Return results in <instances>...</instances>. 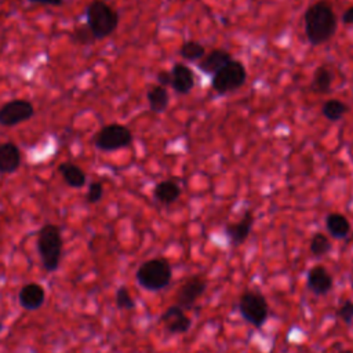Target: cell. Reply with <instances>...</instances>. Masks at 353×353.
I'll return each instance as SVG.
<instances>
[{
    "label": "cell",
    "instance_id": "obj_1",
    "mask_svg": "<svg viewBox=\"0 0 353 353\" xmlns=\"http://www.w3.org/2000/svg\"><path fill=\"white\" fill-rule=\"evenodd\" d=\"M305 33L312 46L327 43L336 32L338 21L330 3L320 0L307 7L303 14Z\"/></svg>",
    "mask_w": 353,
    "mask_h": 353
},
{
    "label": "cell",
    "instance_id": "obj_2",
    "mask_svg": "<svg viewBox=\"0 0 353 353\" xmlns=\"http://www.w3.org/2000/svg\"><path fill=\"white\" fill-rule=\"evenodd\" d=\"M62 234L61 229L54 223L41 226L37 236V251L43 268L47 272H55L59 266L62 255Z\"/></svg>",
    "mask_w": 353,
    "mask_h": 353
},
{
    "label": "cell",
    "instance_id": "obj_3",
    "mask_svg": "<svg viewBox=\"0 0 353 353\" xmlns=\"http://www.w3.org/2000/svg\"><path fill=\"white\" fill-rule=\"evenodd\" d=\"M137 283L146 291H160L170 285L172 280V268L164 258L145 261L135 273Z\"/></svg>",
    "mask_w": 353,
    "mask_h": 353
},
{
    "label": "cell",
    "instance_id": "obj_4",
    "mask_svg": "<svg viewBox=\"0 0 353 353\" xmlns=\"http://www.w3.org/2000/svg\"><path fill=\"white\" fill-rule=\"evenodd\" d=\"M87 25L95 40L110 36L119 25V14L108 3L94 0L87 6Z\"/></svg>",
    "mask_w": 353,
    "mask_h": 353
},
{
    "label": "cell",
    "instance_id": "obj_5",
    "mask_svg": "<svg viewBox=\"0 0 353 353\" xmlns=\"http://www.w3.org/2000/svg\"><path fill=\"white\" fill-rule=\"evenodd\" d=\"M237 310L240 316L255 328H262L269 316L268 301L259 291H244L239 296Z\"/></svg>",
    "mask_w": 353,
    "mask_h": 353
},
{
    "label": "cell",
    "instance_id": "obj_6",
    "mask_svg": "<svg viewBox=\"0 0 353 353\" xmlns=\"http://www.w3.org/2000/svg\"><path fill=\"white\" fill-rule=\"evenodd\" d=\"M247 80V72L240 61L232 59L212 76L211 85L215 92L223 95L239 90Z\"/></svg>",
    "mask_w": 353,
    "mask_h": 353
},
{
    "label": "cell",
    "instance_id": "obj_7",
    "mask_svg": "<svg viewBox=\"0 0 353 353\" xmlns=\"http://www.w3.org/2000/svg\"><path fill=\"white\" fill-rule=\"evenodd\" d=\"M131 142L132 132L128 127L119 123L103 125L94 138L95 146L103 152H113L121 148H127L131 145Z\"/></svg>",
    "mask_w": 353,
    "mask_h": 353
},
{
    "label": "cell",
    "instance_id": "obj_8",
    "mask_svg": "<svg viewBox=\"0 0 353 353\" xmlns=\"http://www.w3.org/2000/svg\"><path fill=\"white\" fill-rule=\"evenodd\" d=\"M34 114L33 105L25 99H12L0 108V124L4 127H14L32 119Z\"/></svg>",
    "mask_w": 353,
    "mask_h": 353
},
{
    "label": "cell",
    "instance_id": "obj_9",
    "mask_svg": "<svg viewBox=\"0 0 353 353\" xmlns=\"http://www.w3.org/2000/svg\"><path fill=\"white\" fill-rule=\"evenodd\" d=\"M207 290V281L201 276H193L189 280H186L176 292V303L179 307H182L185 312L190 310L196 302L201 298V295Z\"/></svg>",
    "mask_w": 353,
    "mask_h": 353
},
{
    "label": "cell",
    "instance_id": "obj_10",
    "mask_svg": "<svg viewBox=\"0 0 353 353\" xmlns=\"http://www.w3.org/2000/svg\"><path fill=\"white\" fill-rule=\"evenodd\" d=\"M160 321L164 324V328L172 335L185 334L192 327L190 317L178 305L168 306L160 316Z\"/></svg>",
    "mask_w": 353,
    "mask_h": 353
},
{
    "label": "cell",
    "instance_id": "obj_11",
    "mask_svg": "<svg viewBox=\"0 0 353 353\" xmlns=\"http://www.w3.org/2000/svg\"><path fill=\"white\" fill-rule=\"evenodd\" d=\"M334 285L332 276L323 265H314L306 274V287L316 296L327 295Z\"/></svg>",
    "mask_w": 353,
    "mask_h": 353
},
{
    "label": "cell",
    "instance_id": "obj_12",
    "mask_svg": "<svg viewBox=\"0 0 353 353\" xmlns=\"http://www.w3.org/2000/svg\"><path fill=\"white\" fill-rule=\"evenodd\" d=\"M254 225V215L252 211H245L243 218L237 222L229 223L225 226V236L228 237V241L232 247L241 245L247 237L250 236Z\"/></svg>",
    "mask_w": 353,
    "mask_h": 353
},
{
    "label": "cell",
    "instance_id": "obj_13",
    "mask_svg": "<svg viewBox=\"0 0 353 353\" xmlns=\"http://www.w3.org/2000/svg\"><path fill=\"white\" fill-rule=\"evenodd\" d=\"M46 299L44 288L37 283L25 284L18 292L19 305L26 310H37Z\"/></svg>",
    "mask_w": 353,
    "mask_h": 353
},
{
    "label": "cell",
    "instance_id": "obj_14",
    "mask_svg": "<svg viewBox=\"0 0 353 353\" xmlns=\"http://www.w3.org/2000/svg\"><path fill=\"white\" fill-rule=\"evenodd\" d=\"M171 87L178 94H189L194 87V74L185 63H175L171 69Z\"/></svg>",
    "mask_w": 353,
    "mask_h": 353
},
{
    "label": "cell",
    "instance_id": "obj_15",
    "mask_svg": "<svg viewBox=\"0 0 353 353\" xmlns=\"http://www.w3.org/2000/svg\"><path fill=\"white\" fill-rule=\"evenodd\" d=\"M232 55L230 52H228L223 48H215L211 52H208L207 55H204L201 58V61H199L197 68L207 73V74H215L218 70H221L225 65H228L232 61Z\"/></svg>",
    "mask_w": 353,
    "mask_h": 353
},
{
    "label": "cell",
    "instance_id": "obj_16",
    "mask_svg": "<svg viewBox=\"0 0 353 353\" xmlns=\"http://www.w3.org/2000/svg\"><path fill=\"white\" fill-rule=\"evenodd\" d=\"M21 165V152L12 142L0 143V172L11 174Z\"/></svg>",
    "mask_w": 353,
    "mask_h": 353
},
{
    "label": "cell",
    "instance_id": "obj_17",
    "mask_svg": "<svg viewBox=\"0 0 353 353\" xmlns=\"http://www.w3.org/2000/svg\"><path fill=\"white\" fill-rule=\"evenodd\" d=\"M325 229L334 239L342 240L349 236L352 226L345 215L339 212H331L325 216Z\"/></svg>",
    "mask_w": 353,
    "mask_h": 353
},
{
    "label": "cell",
    "instance_id": "obj_18",
    "mask_svg": "<svg viewBox=\"0 0 353 353\" xmlns=\"http://www.w3.org/2000/svg\"><path fill=\"white\" fill-rule=\"evenodd\" d=\"M181 193H182L181 186L171 179L159 182L153 189L154 199L161 204H171V203L176 201L179 199Z\"/></svg>",
    "mask_w": 353,
    "mask_h": 353
},
{
    "label": "cell",
    "instance_id": "obj_19",
    "mask_svg": "<svg viewBox=\"0 0 353 353\" xmlns=\"http://www.w3.org/2000/svg\"><path fill=\"white\" fill-rule=\"evenodd\" d=\"M58 171L62 175L65 183L69 185L70 188H83L85 185V182H87L84 171L79 165H76L73 163H62V164H59Z\"/></svg>",
    "mask_w": 353,
    "mask_h": 353
},
{
    "label": "cell",
    "instance_id": "obj_20",
    "mask_svg": "<svg viewBox=\"0 0 353 353\" xmlns=\"http://www.w3.org/2000/svg\"><path fill=\"white\" fill-rule=\"evenodd\" d=\"M148 102H149V108L152 112L154 113H161L168 108L170 103V95L165 90V87L161 85H154L148 91Z\"/></svg>",
    "mask_w": 353,
    "mask_h": 353
},
{
    "label": "cell",
    "instance_id": "obj_21",
    "mask_svg": "<svg viewBox=\"0 0 353 353\" xmlns=\"http://www.w3.org/2000/svg\"><path fill=\"white\" fill-rule=\"evenodd\" d=\"M334 76L332 72L325 66H319L314 70L313 80H312V90L316 94H327L331 88Z\"/></svg>",
    "mask_w": 353,
    "mask_h": 353
},
{
    "label": "cell",
    "instance_id": "obj_22",
    "mask_svg": "<svg viewBox=\"0 0 353 353\" xmlns=\"http://www.w3.org/2000/svg\"><path fill=\"white\" fill-rule=\"evenodd\" d=\"M347 112V106L346 103H343L339 99H328L323 103L321 106V113L325 119L331 120V121H336L341 120L343 117V114Z\"/></svg>",
    "mask_w": 353,
    "mask_h": 353
},
{
    "label": "cell",
    "instance_id": "obj_23",
    "mask_svg": "<svg viewBox=\"0 0 353 353\" xmlns=\"http://www.w3.org/2000/svg\"><path fill=\"white\" fill-rule=\"evenodd\" d=\"M331 248H332V244L324 233L319 232L312 236L310 243H309V250L313 256H316V258L324 256L331 251Z\"/></svg>",
    "mask_w": 353,
    "mask_h": 353
},
{
    "label": "cell",
    "instance_id": "obj_24",
    "mask_svg": "<svg viewBox=\"0 0 353 353\" xmlns=\"http://www.w3.org/2000/svg\"><path fill=\"white\" fill-rule=\"evenodd\" d=\"M179 55L186 59V61H199L205 55V48L204 46H201L197 41H185L181 47H179Z\"/></svg>",
    "mask_w": 353,
    "mask_h": 353
},
{
    "label": "cell",
    "instance_id": "obj_25",
    "mask_svg": "<svg viewBox=\"0 0 353 353\" xmlns=\"http://www.w3.org/2000/svg\"><path fill=\"white\" fill-rule=\"evenodd\" d=\"M116 305L119 309H125V310H131L135 307V301L131 296L130 291L127 287L121 285L117 288L116 291Z\"/></svg>",
    "mask_w": 353,
    "mask_h": 353
},
{
    "label": "cell",
    "instance_id": "obj_26",
    "mask_svg": "<svg viewBox=\"0 0 353 353\" xmlns=\"http://www.w3.org/2000/svg\"><path fill=\"white\" fill-rule=\"evenodd\" d=\"M70 37L74 43H79V44H91L95 40L88 25H81V26L76 28Z\"/></svg>",
    "mask_w": 353,
    "mask_h": 353
},
{
    "label": "cell",
    "instance_id": "obj_27",
    "mask_svg": "<svg viewBox=\"0 0 353 353\" xmlns=\"http://www.w3.org/2000/svg\"><path fill=\"white\" fill-rule=\"evenodd\" d=\"M335 314L346 324H350L353 321V302L352 301H345L342 302L336 310Z\"/></svg>",
    "mask_w": 353,
    "mask_h": 353
},
{
    "label": "cell",
    "instance_id": "obj_28",
    "mask_svg": "<svg viewBox=\"0 0 353 353\" xmlns=\"http://www.w3.org/2000/svg\"><path fill=\"white\" fill-rule=\"evenodd\" d=\"M103 196V186L101 182H91L88 185V190H87V201L90 204H95L98 203Z\"/></svg>",
    "mask_w": 353,
    "mask_h": 353
},
{
    "label": "cell",
    "instance_id": "obj_29",
    "mask_svg": "<svg viewBox=\"0 0 353 353\" xmlns=\"http://www.w3.org/2000/svg\"><path fill=\"white\" fill-rule=\"evenodd\" d=\"M157 79V83L161 87H167V85H171V72H167V70H161L157 73L156 76Z\"/></svg>",
    "mask_w": 353,
    "mask_h": 353
},
{
    "label": "cell",
    "instance_id": "obj_30",
    "mask_svg": "<svg viewBox=\"0 0 353 353\" xmlns=\"http://www.w3.org/2000/svg\"><path fill=\"white\" fill-rule=\"evenodd\" d=\"M342 22L346 25H352L353 23V6L349 7L343 14H342Z\"/></svg>",
    "mask_w": 353,
    "mask_h": 353
},
{
    "label": "cell",
    "instance_id": "obj_31",
    "mask_svg": "<svg viewBox=\"0 0 353 353\" xmlns=\"http://www.w3.org/2000/svg\"><path fill=\"white\" fill-rule=\"evenodd\" d=\"M30 3H34V4H47V6H54V7H58L63 3V0H29Z\"/></svg>",
    "mask_w": 353,
    "mask_h": 353
},
{
    "label": "cell",
    "instance_id": "obj_32",
    "mask_svg": "<svg viewBox=\"0 0 353 353\" xmlns=\"http://www.w3.org/2000/svg\"><path fill=\"white\" fill-rule=\"evenodd\" d=\"M339 353H353L352 350H342V352H339Z\"/></svg>",
    "mask_w": 353,
    "mask_h": 353
},
{
    "label": "cell",
    "instance_id": "obj_33",
    "mask_svg": "<svg viewBox=\"0 0 353 353\" xmlns=\"http://www.w3.org/2000/svg\"><path fill=\"white\" fill-rule=\"evenodd\" d=\"M1 330H3V324L0 323V332H1Z\"/></svg>",
    "mask_w": 353,
    "mask_h": 353
}]
</instances>
